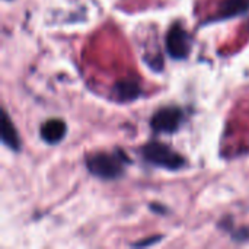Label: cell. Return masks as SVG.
Returning a JSON list of instances; mask_svg holds the SVG:
<instances>
[{
    "label": "cell",
    "instance_id": "10",
    "mask_svg": "<svg viewBox=\"0 0 249 249\" xmlns=\"http://www.w3.org/2000/svg\"><path fill=\"white\" fill-rule=\"evenodd\" d=\"M232 239L235 241H247L249 239V229H241L238 232H232Z\"/></svg>",
    "mask_w": 249,
    "mask_h": 249
},
{
    "label": "cell",
    "instance_id": "1",
    "mask_svg": "<svg viewBox=\"0 0 249 249\" xmlns=\"http://www.w3.org/2000/svg\"><path fill=\"white\" fill-rule=\"evenodd\" d=\"M85 163L89 174H92L93 177L104 181H114L124 175L125 166L130 165L131 160L121 149H117L111 153L108 152L90 153L86 156Z\"/></svg>",
    "mask_w": 249,
    "mask_h": 249
},
{
    "label": "cell",
    "instance_id": "6",
    "mask_svg": "<svg viewBox=\"0 0 249 249\" xmlns=\"http://www.w3.org/2000/svg\"><path fill=\"white\" fill-rule=\"evenodd\" d=\"M67 134V125L63 120L51 118L41 125L39 136L47 144H57L60 143Z\"/></svg>",
    "mask_w": 249,
    "mask_h": 249
},
{
    "label": "cell",
    "instance_id": "5",
    "mask_svg": "<svg viewBox=\"0 0 249 249\" xmlns=\"http://www.w3.org/2000/svg\"><path fill=\"white\" fill-rule=\"evenodd\" d=\"M142 93V86L137 79L127 77L117 82L112 88V95L118 102H131L136 101Z\"/></svg>",
    "mask_w": 249,
    "mask_h": 249
},
{
    "label": "cell",
    "instance_id": "7",
    "mask_svg": "<svg viewBox=\"0 0 249 249\" xmlns=\"http://www.w3.org/2000/svg\"><path fill=\"white\" fill-rule=\"evenodd\" d=\"M249 10V0H223L212 20H225L241 16Z\"/></svg>",
    "mask_w": 249,
    "mask_h": 249
},
{
    "label": "cell",
    "instance_id": "3",
    "mask_svg": "<svg viewBox=\"0 0 249 249\" xmlns=\"http://www.w3.org/2000/svg\"><path fill=\"white\" fill-rule=\"evenodd\" d=\"M185 121V114L178 107L159 108L150 118V127L155 133L174 134Z\"/></svg>",
    "mask_w": 249,
    "mask_h": 249
},
{
    "label": "cell",
    "instance_id": "9",
    "mask_svg": "<svg viewBox=\"0 0 249 249\" xmlns=\"http://www.w3.org/2000/svg\"><path fill=\"white\" fill-rule=\"evenodd\" d=\"M162 241V236H153V238H149L146 241H139L136 244H133V247H139V248H143V247H150V245H155L158 242Z\"/></svg>",
    "mask_w": 249,
    "mask_h": 249
},
{
    "label": "cell",
    "instance_id": "8",
    "mask_svg": "<svg viewBox=\"0 0 249 249\" xmlns=\"http://www.w3.org/2000/svg\"><path fill=\"white\" fill-rule=\"evenodd\" d=\"M1 143L15 152L20 150V137L15 124L12 123L10 117L4 109L1 111Z\"/></svg>",
    "mask_w": 249,
    "mask_h": 249
},
{
    "label": "cell",
    "instance_id": "4",
    "mask_svg": "<svg viewBox=\"0 0 249 249\" xmlns=\"http://www.w3.org/2000/svg\"><path fill=\"white\" fill-rule=\"evenodd\" d=\"M191 44H193V41H191L190 34L184 29V26L179 22L174 23L169 28V31L166 32L165 48H166V53L169 54V57L174 60L187 58L191 51Z\"/></svg>",
    "mask_w": 249,
    "mask_h": 249
},
{
    "label": "cell",
    "instance_id": "2",
    "mask_svg": "<svg viewBox=\"0 0 249 249\" xmlns=\"http://www.w3.org/2000/svg\"><path fill=\"white\" fill-rule=\"evenodd\" d=\"M140 153L147 163L169 171H179L187 163V160L177 150H174L166 143L156 142V140L147 142L140 149Z\"/></svg>",
    "mask_w": 249,
    "mask_h": 249
}]
</instances>
